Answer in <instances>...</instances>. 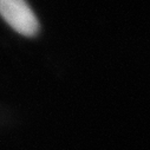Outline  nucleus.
<instances>
[{
  "label": "nucleus",
  "instance_id": "obj_1",
  "mask_svg": "<svg viewBox=\"0 0 150 150\" xmlns=\"http://www.w3.org/2000/svg\"><path fill=\"white\" fill-rule=\"evenodd\" d=\"M0 16L24 37H34L39 32V21L26 0H0Z\"/></svg>",
  "mask_w": 150,
  "mask_h": 150
}]
</instances>
